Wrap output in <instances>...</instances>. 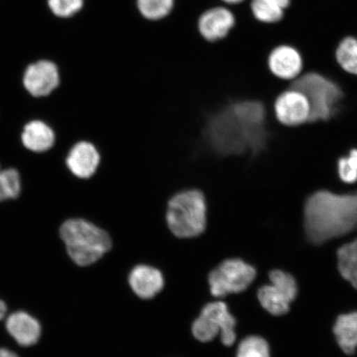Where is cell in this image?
I'll return each instance as SVG.
<instances>
[{
	"mask_svg": "<svg viewBox=\"0 0 357 357\" xmlns=\"http://www.w3.org/2000/svg\"><path fill=\"white\" fill-rule=\"evenodd\" d=\"M222 1L229 4H238L242 3L243 0H222Z\"/></svg>",
	"mask_w": 357,
	"mask_h": 357,
	"instance_id": "obj_28",
	"label": "cell"
},
{
	"mask_svg": "<svg viewBox=\"0 0 357 357\" xmlns=\"http://www.w3.org/2000/svg\"><path fill=\"white\" fill-rule=\"evenodd\" d=\"M267 66L271 73L275 77L281 79H294L301 73L303 61L296 49L289 46H280L270 53Z\"/></svg>",
	"mask_w": 357,
	"mask_h": 357,
	"instance_id": "obj_12",
	"label": "cell"
},
{
	"mask_svg": "<svg viewBox=\"0 0 357 357\" xmlns=\"http://www.w3.org/2000/svg\"><path fill=\"white\" fill-rule=\"evenodd\" d=\"M342 350L352 355L357 347V312L339 316L333 328Z\"/></svg>",
	"mask_w": 357,
	"mask_h": 357,
	"instance_id": "obj_16",
	"label": "cell"
},
{
	"mask_svg": "<svg viewBox=\"0 0 357 357\" xmlns=\"http://www.w3.org/2000/svg\"><path fill=\"white\" fill-rule=\"evenodd\" d=\"M252 10L259 21L272 24L282 20L284 8L276 0H252Z\"/></svg>",
	"mask_w": 357,
	"mask_h": 357,
	"instance_id": "obj_20",
	"label": "cell"
},
{
	"mask_svg": "<svg viewBox=\"0 0 357 357\" xmlns=\"http://www.w3.org/2000/svg\"><path fill=\"white\" fill-rule=\"evenodd\" d=\"M256 276L255 268L240 259H229L222 261L208 275L211 294L221 298L245 291Z\"/></svg>",
	"mask_w": 357,
	"mask_h": 357,
	"instance_id": "obj_6",
	"label": "cell"
},
{
	"mask_svg": "<svg viewBox=\"0 0 357 357\" xmlns=\"http://www.w3.org/2000/svg\"><path fill=\"white\" fill-rule=\"evenodd\" d=\"M337 61L347 73L357 75V39L347 38L339 44Z\"/></svg>",
	"mask_w": 357,
	"mask_h": 357,
	"instance_id": "obj_21",
	"label": "cell"
},
{
	"mask_svg": "<svg viewBox=\"0 0 357 357\" xmlns=\"http://www.w3.org/2000/svg\"><path fill=\"white\" fill-rule=\"evenodd\" d=\"M271 284L258 290V300L270 314L280 316L287 314L289 305L297 296L296 280L291 275L281 271L270 273Z\"/></svg>",
	"mask_w": 357,
	"mask_h": 357,
	"instance_id": "obj_7",
	"label": "cell"
},
{
	"mask_svg": "<svg viewBox=\"0 0 357 357\" xmlns=\"http://www.w3.org/2000/svg\"><path fill=\"white\" fill-rule=\"evenodd\" d=\"M84 0H48V6L55 15L69 17L82 10Z\"/></svg>",
	"mask_w": 357,
	"mask_h": 357,
	"instance_id": "obj_24",
	"label": "cell"
},
{
	"mask_svg": "<svg viewBox=\"0 0 357 357\" xmlns=\"http://www.w3.org/2000/svg\"><path fill=\"white\" fill-rule=\"evenodd\" d=\"M236 357H270V348L265 339L248 337L240 342Z\"/></svg>",
	"mask_w": 357,
	"mask_h": 357,
	"instance_id": "obj_22",
	"label": "cell"
},
{
	"mask_svg": "<svg viewBox=\"0 0 357 357\" xmlns=\"http://www.w3.org/2000/svg\"><path fill=\"white\" fill-rule=\"evenodd\" d=\"M280 3V6L282 7L284 10L285 8H287L289 6L290 0H276Z\"/></svg>",
	"mask_w": 357,
	"mask_h": 357,
	"instance_id": "obj_27",
	"label": "cell"
},
{
	"mask_svg": "<svg viewBox=\"0 0 357 357\" xmlns=\"http://www.w3.org/2000/svg\"><path fill=\"white\" fill-rule=\"evenodd\" d=\"M60 234L69 256L79 266L99 261L113 245L108 231L82 218L66 221Z\"/></svg>",
	"mask_w": 357,
	"mask_h": 357,
	"instance_id": "obj_3",
	"label": "cell"
},
{
	"mask_svg": "<svg viewBox=\"0 0 357 357\" xmlns=\"http://www.w3.org/2000/svg\"><path fill=\"white\" fill-rule=\"evenodd\" d=\"M305 229L310 243L320 245L357 229V192L319 190L305 205Z\"/></svg>",
	"mask_w": 357,
	"mask_h": 357,
	"instance_id": "obj_1",
	"label": "cell"
},
{
	"mask_svg": "<svg viewBox=\"0 0 357 357\" xmlns=\"http://www.w3.org/2000/svg\"><path fill=\"white\" fill-rule=\"evenodd\" d=\"M236 319L226 303L214 302L204 306L200 316L192 325V333L202 342L213 340L220 333L222 344L231 347L236 341Z\"/></svg>",
	"mask_w": 357,
	"mask_h": 357,
	"instance_id": "obj_5",
	"label": "cell"
},
{
	"mask_svg": "<svg viewBox=\"0 0 357 357\" xmlns=\"http://www.w3.org/2000/svg\"><path fill=\"white\" fill-rule=\"evenodd\" d=\"M7 312V306L6 303L2 301H0V320L4 318Z\"/></svg>",
	"mask_w": 357,
	"mask_h": 357,
	"instance_id": "obj_26",
	"label": "cell"
},
{
	"mask_svg": "<svg viewBox=\"0 0 357 357\" xmlns=\"http://www.w3.org/2000/svg\"><path fill=\"white\" fill-rule=\"evenodd\" d=\"M338 176L343 182L352 184L357 181V149L350 151L349 155L339 159Z\"/></svg>",
	"mask_w": 357,
	"mask_h": 357,
	"instance_id": "obj_23",
	"label": "cell"
},
{
	"mask_svg": "<svg viewBox=\"0 0 357 357\" xmlns=\"http://www.w3.org/2000/svg\"><path fill=\"white\" fill-rule=\"evenodd\" d=\"M101 163V155L93 142L83 140L75 144L66 158L70 172L82 180H89L96 175Z\"/></svg>",
	"mask_w": 357,
	"mask_h": 357,
	"instance_id": "obj_10",
	"label": "cell"
},
{
	"mask_svg": "<svg viewBox=\"0 0 357 357\" xmlns=\"http://www.w3.org/2000/svg\"><path fill=\"white\" fill-rule=\"evenodd\" d=\"M20 174L15 168L2 169L0 166V202L15 199L21 193Z\"/></svg>",
	"mask_w": 357,
	"mask_h": 357,
	"instance_id": "obj_18",
	"label": "cell"
},
{
	"mask_svg": "<svg viewBox=\"0 0 357 357\" xmlns=\"http://www.w3.org/2000/svg\"><path fill=\"white\" fill-rule=\"evenodd\" d=\"M175 0H137V6L145 19L156 21L171 13Z\"/></svg>",
	"mask_w": 357,
	"mask_h": 357,
	"instance_id": "obj_19",
	"label": "cell"
},
{
	"mask_svg": "<svg viewBox=\"0 0 357 357\" xmlns=\"http://www.w3.org/2000/svg\"><path fill=\"white\" fill-rule=\"evenodd\" d=\"M21 139L26 149L33 153H45L54 145L55 133L46 123L33 120L25 125Z\"/></svg>",
	"mask_w": 357,
	"mask_h": 357,
	"instance_id": "obj_15",
	"label": "cell"
},
{
	"mask_svg": "<svg viewBox=\"0 0 357 357\" xmlns=\"http://www.w3.org/2000/svg\"><path fill=\"white\" fill-rule=\"evenodd\" d=\"M168 229L178 238H197L205 233L208 225L207 200L202 191H178L169 199L166 212Z\"/></svg>",
	"mask_w": 357,
	"mask_h": 357,
	"instance_id": "obj_2",
	"label": "cell"
},
{
	"mask_svg": "<svg viewBox=\"0 0 357 357\" xmlns=\"http://www.w3.org/2000/svg\"><path fill=\"white\" fill-rule=\"evenodd\" d=\"M337 257L338 269L342 278L357 289V239L339 249Z\"/></svg>",
	"mask_w": 357,
	"mask_h": 357,
	"instance_id": "obj_17",
	"label": "cell"
},
{
	"mask_svg": "<svg viewBox=\"0 0 357 357\" xmlns=\"http://www.w3.org/2000/svg\"><path fill=\"white\" fill-rule=\"evenodd\" d=\"M0 357H19L13 351L0 348Z\"/></svg>",
	"mask_w": 357,
	"mask_h": 357,
	"instance_id": "obj_25",
	"label": "cell"
},
{
	"mask_svg": "<svg viewBox=\"0 0 357 357\" xmlns=\"http://www.w3.org/2000/svg\"><path fill=\"white\" fill-rule=\"evenodd\" d=\"M234 13L225 7L212 8L204 12L199 20L200 35L208 43L225 39L235 25Z\"/></svg>",
	"mask_w": 357,
	"mask_h": 357,
	"instance_id": "obj_11",
	"label": "cell"
},
{
	"mask_svg": "<svg viewBox=\"0 0 357 357\" xmlns=\"http://www.w3.org/2000/svg\"><path fill=\"white\" fill-rule=\"evenodd\" d=\"M6 328L22 347L33 346L41 336V326L38 321L25 312H16L8 317Z\"/></svg>",
	"mask_w": 357,
	"mask_h": 357,
	"instance_id": "obj_14",
	"label": "cell"
},
{
	"mask_svg": "<svg viewBox=\"0 0 357 357\" xmlns=\"http://www.w3.org/2000/svg\"><path fill=\"white\" fill-rule=\"evenodd\" d=\"M22 83L31 96L37 98L47 96L59 86V70L52 61H39L28 66Z\"/></svg>",
	"mask_w": 357,
	"mask_h": 357,
	"instance_id": "obj_9",
	"label": "cell"
},
{
	"mask_svg": "<svg viewBox=\"0 0 357 357\" xmlns=\"http://www.w3.org/2000/svg\"><path fill=\"white\" fill-rule=\"evenodd\" d=\"M291 88L301 91L309 101L310 123L328 121L333 118L343 98L337 84L318 73H307L296 78Z\"/></svg>",
	"mask_w": 357,
	"mask_h": 357,
	"instance_id": "obj_4",
	"label": "cell"
},
{
	"mask_svg": "<svg viewBox=\"0 0 357 357\" xmlns=\"http://www.w3.org/2000/svg\"><path fill=\"white\" fill-rule=\"evenodd\" d=\"M128 281L132 291L144 300L154 298L163 289L165 284L162 272L146 265L133 268Z\"/></svg>",
	"mask_w": 357,
	"mask_h": 357,
	"instance_id": "obj_13",
	"label": "cell"
},
{
	"mask_svg": "<svg viewBox=\"0 0 357 357\" xmlns=\"http://www.w3.org/2000/svg\"><path fill=\"white\" fill-rule=\"evenodd\" d=\"M273 111L276 119L285 126H298L310 122V102L301 91L293 88L276 98Z\"/></svg>",
	"mask_w": 357,
	"mask_h": 357,
	"instance_id": "obj_8",
	"label": "cell"
}]
</instances>
